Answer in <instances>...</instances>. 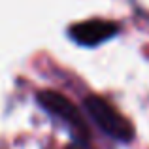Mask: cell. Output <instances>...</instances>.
<instances>
[{"label": "cell", "mask_w": 149, "mask_h": 149, "mask_svg": "<svg viewBox=\"0 0 149 149\" xmlns=\"http://www.w3.org/2000/svg\"><path fill=\"white\" fill-rule=\"evenodd\" d=\"M85 109L91 115V119L100 127L102 132L111 136L117 142H130L134 138L132 125L113 108L109 102H106L100 96H87L85 98Z\"/></svg>", "instance_id": "1"}, {"label": "cell", "mask_w": 149, "mask_h": 149, "mask_svg": "<svg viewBox=\"0 0 149 149\" xmlns=\"http://www.w3.org/2000/svg\"><path fill=\"white\" fill-rule=\"evenodd\" d=\"M38 102L44 109H47L55 117H58L66 125H70L83 140L87 138L89 130H87V125H85V119L81 117L79 109L66 96H62L61 93H55V91H40L38 93Z\"/></svg>", "instance_id": "2"}, {"label": "cell", "mask_w": 149, "mask_h": 149, "mask_svg": "<svg viewBox=\"0 0 149 149\" xmlns=\"http://www.w3.org/2000/svg\"><path fill=\"white\" fill-rule=\"evenodd\" d=\"M117 34V25L104 19H89L70 29V36L79 45H98Z\"/></svg>", "instance_id": "3"}]
</instances>
